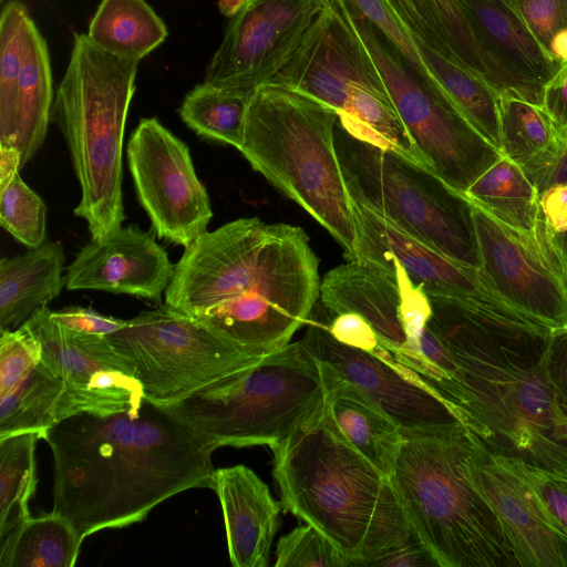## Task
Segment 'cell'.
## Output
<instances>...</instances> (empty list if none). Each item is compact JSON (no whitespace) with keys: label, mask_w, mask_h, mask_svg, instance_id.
Listing matches in <instances>:
<instances>
[{"label":"cell","mask_w":567,"mask_h":567,"mask_svg":"<svg viewBox=\"0 0 567 567\" xmlns=\"http://www.w3.org/2000/svg\"><path fill=\"white\" fill-rule=\"evenodd\" d=\"M493 454L520 480L551 527L567 538V470L536 466L517 457Z\"/></svg>","instance_id":"cell-38"},{"label":"cell","mask_w":567,"mask_h":567,"mask_svg":"<svg viewBox=\"0 0 567 567\" xmlns=\"http://www.w3.org/2000/svg\"><path fill=\"white\" fill-rule=\"evenodd\" d=\"M508 2L547 50L553 35L567 28V0H508Z\"/></svg>","instance_id":"cell-42"},{"label":"cell","mask_w":567,"mask_h":567,"mask_svg":"<svg viewBox=\"0 0 567 567\" xmlns=\"http://www.w3.org/2000/svg\"><path fill=\"white\" fill-rule=\"evenodd\" d=\"M249 97L250 94L204 81L185 95L178 114L197 135L239 151Z\"/></svg>","instance_id":"cell-35"},{"label":"cell","mask_w":567,"mask_h":567,"mask_svg":"<svg viewBox=\"0 0 567 567\" xmlns=\"http://www.w3.org/2000/svg\"><path fill=\"white\" fill-rule=\"evenodd\" d=\"M412 40L421 58L456 107L474 128L501 152L499 93L457 61L413 38Z\"/></svg>","instance_id":"cell-32"},{"label":"cell","mask_w":567,"mask_h":567,"mask_svg":"<svg viewBox=\"0 0 567 567\" xmlns=\"http://www.w3.org/2000/svg\"><path fill=\"white\" fill-rule=\"evenodd\" d=\"M391 481L409 524L440 567H519L493 511L471 484L462 423L403 432Z\"/></svg>","instance_id":"cell-5"},{"label":"cell","mask_w":567,"mask_h":567,"mask_svg":"<svg viewBox=\"0 0 567 567\" xmlns=\"http://www.w3.org/2000/svg\"><path fill=\"white\" fill-rule=\"evenodd\" d=\"M37 432L0 437V543L29 517V502L37 488Z\"/></svg>","instance_id":"cell-34"},{"label":"cell","mask_w":567,"mask_h":567,"mask_svg":"<svg viewBox=\"0 0 567 567\" xmlns=\"http://www.w3.org/2000/svg\"><path fill=\"white\" fill-rule=\"evenodd\" d=\"M367 566L414 567L437 565L422 542L413 534L406 542L372 559Z\"/></svg>","instance_id":"cell-46"},{"label":"cell","mask_w":567,"mask_h":567,"mask_svg":"<svg viewBox=\"0 0 567 567\" xmlns=\"http://www.w3.org/2000/svg\"><path fill=\"white\" fill-rule=\"evenodd\" d=\"M270 449L284 508L327 536L349 566H367L414 534L391 477L346 437L328 399Z\"/></svg>","instance_id":"cell-4"},{"label":"cell","mask_w":567,"mask_h":567,"mask_svg":"<svg viewBox=\"0 0 567 567\" xmlns=\"http://www.w3.org/2000/svg\"><path fill=\"white\" fill-rule=\"evenodd\" d=\"M140 204L157 237L184 248L207 230L213 209L189 147L156 117L142 118L126 146Z\"/></svg>","instance_id":"cell-16"},{"label":"cell","mask_w":567,"mask_h":567,"mask_svg":"<svg viewBox=\"0 0 567 567\" xmlns=\"http://www.w3.org/2000/svg\"><path fill=\"white\" fill-rule=\"evenodd\" d=\"M65 254L59 241H45L0 261V331L22 326L59 297L65 286Z\"/></svg>","instance_id":"cell-25"},{"label":"cell","mask_w":567,"mask_h":567,"mask_svg":"<svg viewBox=\"0 0 567 567\" xmlns=\"http://www.w3.org/2000/svg\"><path fill=\"white\" fill-rule=\"evenodd\" d=\"M544 360L555 402L567 419V328L551 332Z\"/></svg>","instance_id":"cell-43"},{"label":"cell","mask_w":567,"mask_h":567,"mask_svg":"<svg viewBox=\"0 0 567 567\" xmlns=\"http://www.w3.org/2000/svg\"><path fill=\"white\" fill-rule=\"evenodd\" d=\"M550 54L560 63H567V28L557 31L549 41Z\"/></svg>","instance_id":"cell-51"},{"label":"cell","mask_w":567,"mask_h":567,"mask_svg":"<svg viewBox=\"0 0 567 567\" xmlns=\"http://www.w3.org/2000/svg\"><path fill=\"white\" fill-rule=\"evenodd\" d=\"M155 235L154 230L128 225L92 240L66 267L65 288L126 293L161 302L175 265Z\"/></svg>","instance_id":"cell-21"},{"label":"cell","mask_w":567,"mask_h":567,"mask_svg":"<svg viewBox=\"0 0 567 567\" xmlns=\"http://www.w3.org/2000/svg\"><path fill=\"white\" fill-rule=\"evenodd\" d=\"M105 338L134 369L145 399L161 406L178 402L264 357L165 303L125 320L120 330Z\"/></svg>","instance_id":"cell-12"},{"label":"cell","mask_w":567,"mask_h":567,"mask_svg":"<svg viewBox=\"0 0 567 567\" xmlns=\"http://www.w3.org/2000/svg\"><path fill=\"white\" fill-rule=\"evenodd\" d=\"M430 328L457 370L440 394L498 455L567 470V419L545 369L553 331L484 301L429 296Z\"/></svg>","instance_id":"cell-2"},{"label":"cell","mask_w":567,"mask_h":567,"mask_svg":"<svg viewBox=\"0 0 567 567\" xmlns=\"http://www.w3.org/2000/svg\"><path fill=\"white\" fill-rule=\"evenodd\" d=\"M337 381L299 340L164 408L214 451L271 447L327 401Z\"/></svg>","instance_id":"cell-8"},{"label":"cell","mask_w":567,"mask_h":567,"mask_svg":"<svg viewBox=\"0 0 567 567\" xmlns=\"http://www.w3.org/2000/svg\"><path fill=\"white\" fill-rule=\"evenodd\" d=\"M540 106L560 130L567 128V63L544 85Z\"/></svg>","instance_id":"cell-47"},{"label":"cell","mask_w":567,"mask_h":567,"mask_svg":"<svg viewBox=\"0 0 567 567\" xmlns=\"http://www.w3.org/2000/svg\"><path fill=\"white\" fill-rule=\"evenodd\" d=\"M348 1L377 28L423 80L432 86L443 90L432 71L421 58L409 31L396 17L386 0Z\"/></svg>","instance_id":"cell-40"},{"label":"cell","mask_w":567,"mask_h":567,"mask_svg":"<svg viewBox=\"0 0 567 567\" xmlns=\"http://www.w3.org/2000/svg\"><path fill=\"white\" fill-rule=\"evenodd\" d=\"M43 440L53 467L52 512L85 538L142 522L165 499L209 487L214 450L164 406L79 413L52 425Z\"/></svg>","instance_id":"cell-1"},{"label":"cell","mask_w":567,"mask_h":567,"mask_svg":"<svg viewBox=\"0 0 567 567\" xmlns=\"http://www.w3.org/2000/svg\"><path fill=\"white\" fill-rule=\"evenodd\" d=\"M410 35L485 80L499 94L529 100L526 90L481 44L462 0H386Z\"/></svg>","instance_id":"cell-22"},{"label":"cell","mask_w":567,"mask_h":567,"mask_svg":"<svg viewBox=\"0 0 567 567\" xmlns=\"http://www.w3.org/2000/svg\"><path fill=\"white\" fill-rule=\"evenodd\" d=\"M542 215L554 234L567 231V183L548 187L540 194Z\"/></svg>","instance_id":"cell-48"},{"label":"cell","mask_w":567,"mask_h":567,"mask_svg":"<svg viewBox=\"0 0 567 567\" xmlns=\"http://www.w3.org/2000/svg\"><path fill=\"white\" fill-rule=\"evenodd\" d=\"M63 382L40 361L10 392L0 395V437L45 432L60 421Z\"/></svg>","instance_id":"cell-33"},{"label":"cell","mask_w":567,"mask_h":567,"mask_svg":"<svg viewBox=\"0 0 567 567\" xmlns=\"http://www.w3.org/2000/svg\"><path fill=\"white\" fill-rule=\"evenodd\" d=\"M138 63L75 33L54 94L51 121L63 134L81 187L74 214L86 221L92 240L110 236L125 220L123 142Z\"/></svg>","instance_id":"cell-7"},{"label":"cell","mask_w":567,"mask_h":567,"mask_svg":"<svg viewBox=\"0 0 567 567\" xmlns=\"http://www.w3.org/2000/svg\"><path fill=\"white\" fill-rule=\"evenodd\" d=\"M331 0H244L207 65L206 82L247 94L288 64Z\"/></svg>","instance_id":"cell-17"},{"label":"cell","mask_w":567,"mask_h":567,"mask_svg":"<svg viewBox=\"0 0 567 567\" xmlns=\"http://www.w3.org/2000/svg\"><path fill=\"white\" fill-rule=\"evenodd\" d=\"M327 318H312L301 339L306 349L340 379L372 398L402 429L430 430L463 423L457 409L382 347L371 352L338 341Z\"/></svg>","instance_id":"cell-18"},{"label":"cell","mask_w":567,"mask_h":567,"mask_svg":"<svg viewBox=\"0 0 567 567\" xmlns=\"http://www.w3.org/2000/svg\"><path fill=\"white\" fill-rule=\"evenodd\" d=\"M501 153L527 175L540 168L557 151L560 130L540 105L511 94H499Z\"/></svg>","instance_id":"cell-31"},{"label":"cell","mask_w":567,"mask_h":567,"mask_svg":"<svg viewBox=\"0 0 567 567\" xmlns=\"http://www.w3.org/2000/svg\"><path fill=\"white\" fill-rule=\"evenodd\" d=\"M328 403L346 437L391 477L404 439L400 425L365 392L339 377Z\"/></svg>","instance_id":"cell-26"},{"label":"cell","mask_w":567,"mask_h":567,"mask_svg":"<svg viewBox=\"0 0 567 567\" xmlns=\"http://www.w3.org/2000/svg\"><path fill=\"white\" fill-rule=\"evenodd\" d=\"M210 488L223 509L231 565L268 566L281 504L267 484L252 470L238 464L216 468Z\"/></svg>","instance_id":"cell-23"},{"label":"cell","mask_w":567,"mask_h":567,"mask_svg":"<svg viewBox=\"0 0 567 567\" xmlns=\"http://www.w3.org/2000/svg\"><path fill=\"white\" fill-rule=\"evenodd\" d=\"M275 566L349 567V561L327 536L306 523L279 538Z\"/></svg>","instance_id":"cell-39"},{"label":"cell","mask_w":567,"mask_h":567,"mask_svg":"<svg viewBox=\"0 0 567 567\" xmlns=\"http://www.w3.org/2000/svg\"><path fill=\"white\" fill-rule=\"evenodd\" d=\"M50 312L44 306L23 326L38 341L43 364L63 382L60 421L138 410L145 395L130 362L105 336L71 330Z\"/></svg>","instance_id":"cell-14"},{"label":"cell","mask_w":567,"mask_h":567,"mask_svg":"<svg viewBox=\"0 0 567 567\" xmlns=\"http://www.w3.org/2000/svg\"><path fill=\"white\" fill-rule=\"evenodd\" d=\"M0 225L29 248L47 241V205L19 173L0 190Z\"/></svg>","instance_id":"cell-37"},{"label":"cell","mask_w":567,"mask_h":567,"mask_svg":"<svg viewBox=\"0 0 567 567\" xmlns=\"http://www.w3.org/2000/svg\"><path fill=\"white\" fill-rule=\"evenodd\" d=\"M470 203L480 269L487 279L529 319L553 331L567 328V269L543 215L525 230Z\"/></svg>","instance_id":"cell-13"},{"label":"cell","mask_w":567,"mask_h":567,"mask_svg":"<svg viewBox=\"0 0 567 567\" xmlns=\"http://www.w3.org/2000/svg\"><path fill=\"white\" fill-rule=\"evenodd\" d=\"M334 147L351 200L432 249L480 268L471 203L463 193L423 164L354 136L339 120Z\"/></svg>","instance_id":"cell-9"},{"label":"cell","mask_w":567,"mask_h":567,"mask_svg":"<svg viewBox=\"0 0 567 567\" xmlns=\"http://www.w3.org/2000/svg\"><path fill=\"white\" fill-rule=\"evenodd\" d=\"M466 473L497 517L519 567H567V538L551 527L520 480L474 432Z\"/></svg>","instance_id":"cell-20"},{"label":"cell","mask_w":567,"mask_h":567,"mask_svg":"<svg viewBox=\"0 0 567 567\" xmlns=\"http://www.w3.org/2000/svg\"><path fill=\"white\" fill-rule=\"evenodd\" d=\"M351 209L355 246L347 261L358 260L378 267L396 262L427 296L474 299L513 307L480 268L461 264L432 249L354 200H351Z\"/></svg>","instance_id":"cell-19"},{"label":"cell","mask_w":567,"mask_h":567,"mask_svg":"<svg viewBox=\"0 0 567 567\" xmlns=\"http://www.w3.org/2000/svg\"><path fill=\"white\" fill-rule=\"evenodd\" d=\"M539 194L548 187L567 183V128L555 154L536 172L528 175Z\"/></svg>","instance_id":"cell-49"},{"label":"cell","mask_w":567,"mask_h":567,"mask_svg":"<svg viewBox=\"0 0 567 567\" xmlns=\"http://www.w3.org/2000/svg\"><path fill=\"white\" fill-rule=\"evenodd\" d=\"M331 334L340 342L362 350L378 352L383 346L373 328L361 316L344 312L328 322Z\"/></svg>","instance_id":"cell-45"},{"label":"cell","mask_w":567,"mask_h":567,"mask_svg":"<svg viewBox=\"0 0 567 567\" xmlns=\"http://www.w3.org/2000/svg\"><path fill=\"white\" fill-rule=\"evenodd\" d=\"M40 361V346L23 324L1 331L0 395L10 392Z\"/></svg>","instance_id":"cell-41"},{"label":"cell","mask_w":567,"mask_h":567,"mask_svg":"<svg viewBox=\"0 0 567 567\" xmlns=\"http://www.w3.org/2000/svg\"><path fill=\"white\" fill-rule=\"evenodd\" d=\"M319 297L331 316H361L394 361L415 374L423 373L419 342L429 324L431 303L399 264L378 267L349 260L323 276Z\"/></svg>","instance_id":"cell-15"},{"label":"cell","mask_w":567,"mask_h":567,"mask_svg":"<svg viewBox=\"0 0 567 567\" xmlns=\"http://www.w3.org/2000/svg\"><path fill=\"white\" fill-rule=\"evenodd\" d=\"M21 153L17 146L0 144V190L22 168Z\"/></svg>","instance_id":"cell-50"},{"label":"cell","mask_w":567,"mask_h":567,"mask_svg":"<svg viewBox=\"0 0 567 567\" xmlns=\"http://www.w3.org/2000/svg\"><path fill=\"white\" fill-rule=\"evenodd\" d=\"M54 94L48 45L30 19L25 31L16 112V146L21 153L22 167L44 143Z\"/></svg>","instance_id":"cell-27"},{"label":"cell","mask_w":567,"mask_h":567,"mask_svg":"<svg viewBox=\"0 0 567 567\" xmlns=\"http://www.w3.org/2000/svg\"><path fill=\"white\" fill-rule=\"evenodd\" d=\"M83 539L73 524L60 514L30 516L0 543V566L72 567Z\"/></svg>","instance_id":"cell-30"},{"label":"cell","mask_w":567,"mask_h":567,"mask_svg":"<svg viewBox=\"0 0 567 567\" xmlns=\"http://www.w3.org/2000/svg\"><path fill=\"white\" fill-rule=\"evenodd\" d=\"M463 194L518 229H532L542 214L537 187L520 165L503 154Z\"/></svg>","instance_id":"cell-29"},{"label":"cell","mask_w":567,"mask_h":567,"mask_svg":"<svg viewBox=\"0 0 567 567\" xmlns=\"http://www.w3.org/2000/svg\"><path fill=\"white\" fill-rule=\"evenodd\" d=\"M86 35L112 55L141 61L165 41L168 32L145 0H102Z\"/></svg>","instance_id":"cell-28"},{"label":"cell","mask_w":567,"mask_h":567,"mask_svg":"<svg viewBox=\"0 0 567 567\" xmlns=\"http://www.w3.org/2000/svg\"><path fill=\"white\" fill-rule=\"evenodd\" d=\"M337 1L373 59L423 165L465 193L502 153L474 128L445 91L423 80L348 0Z\"/></svg>","instance_id":"cell-11"},{"label":"cell","mask_w":567,"mask_h":567,"mask_svg":"<svg viewBox=\"0 0 567 567\" xmlns=\"http://www.w3.org/2000/svg\"><path fill=\"white\" fill-rule=\"evenodd\" d=\"M557 246L563 257L565 267L567 269V231L564 234H555Z\"/></svg>","instance_id":"cell-53"},{"label":"cell","mask_w":567,"mask_h":567,"mask_svg":"<svg viewBox=\"0 0 567 567\" xmlns=\"http://www.w3.org/2000/svg\"><path fill=\"white\" fill-rule=\"evenodd\" d=\"M484 49L542 105L544 85L561 65L535 38L508 0H462Z\"/></svg>","instance_id":"cell-24"},{"label":"cell","mask_w":567,"mask_h":567,"mask_svg":"<svg viewBox=\"0 0 567 567\" xmlns=\"http://www.w3.org/2000/svg\"><path fill=\"white\" fill-rule=\"evenodd\" d=\"M50 313L55 321L66 328L90 334L107 336L125 324V320L79 306H70L56 311L51 310Z\"/></svg>","instance_id":"cell-44"},{"label":"cell","mask_w":567,"mask_h":567,"mask_svg":"<svg viewBox=\"0 0 567 567\" xmlns=\"http://www.w3.org/2000/svg\"><path fill=\"white\" fill-rule=\"evenodd\" d=\"M319 259L298 226L238 218L184 248L168 286L172 307L265 355L307 324L320 295Z\"/></svg>","instance_id":"cell-3"},{"label":"cell","mask_w":567,"mask_h":567,"mask_svg":"<svg viewBox=\"0 0 567 567\" xmlns=\"http://www.w3.org/2000/svg\"><path fill=\"white\" fill-rule=\"evenodd\" d=\"M337 120L332 107L270 81L250 94L239 152L326 228L349 259L355 230L334 147Z\"/></svg>","instance_id":"cell-6"},{"label":"cell","mask_w":567,"mask_h":567,"mask_svg":"<svg viewBox=\"0 0 567 567\" xmlns=\"http://www.w3.org/2000/svg\"><path fill=\"white\" fill-rule=\"evenodd\" d=\"M31 17L25 6L11 0L0 17V144L16 146V112L24 40Z\"/></svg>","instance_id":"cell-36"},{"label":"cell","mask_w":567,"mask_h":567,"mask_svg":"<svg viewBox=\"0 0 567 567\" xmlns=\"http://www.w3.org/2000/svg\"><path fill=\"white\" fill-rule=\"evenodd\" d=\"M243 1L244 0H219L218 9L224 16L231 18L238 11Z\"/></svg>","instance_id":"cell-52"},{"label":"cell","mask_w":567,"mask_h":567,"mask_svg":"<svg viewBox=\"0 0 567 567\" xmlns=\"http://www.w3.org/2000/svg\"><path fill=\"white\" fill-rule=\"evenodd\" d=\"M272 81L332 107L354 136L423 164L373 59L337 0L318 16Z\"/></svg>","instance_id":"cell-10"}]
</instances>
